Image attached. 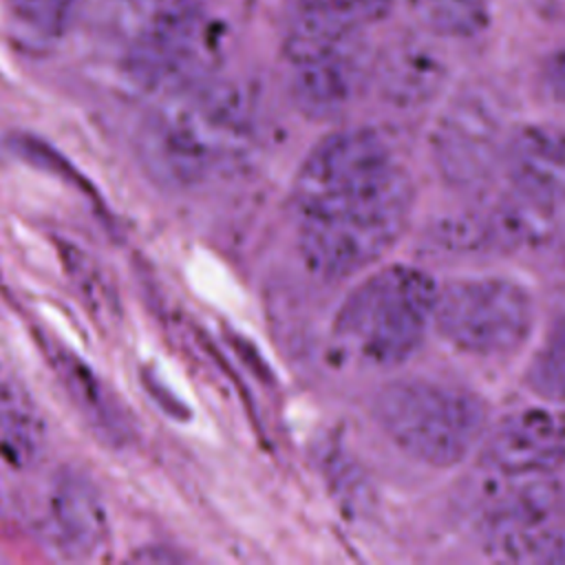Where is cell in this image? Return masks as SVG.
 <instances>
[{"instance_id": "1", "label": "cell", "mask_w": 565, "mask_h": 565, "mask_svg": "<svg viewBox=\"0 0 565 565\" xmlns=\"http://www.w3.org/2000/svg\"><path fill=\"white\" fill-rule=\"evenodd\" d=\"M256 139V108L236 84L203 79L177 93L148 119L137 154L166 188H192L245 159Z\"/></svg>"}, {"instance_id": "2", "label": "cell", "mask_w": 565, "mask_h": 565, "mask_svg": "<svg viewBox=\"0 0 565 565\" xmlns=\"http://www.w3.org/2000/svg\"><path fill=\"white\" fill-rule=\"evenodd\" d=\"M435 280L408 265L366 276L335 313V342L373 366H397L422 344L437 302Z\"/></svg>"}, {"instance_id": "3", "label": "cell", "mask_w": 565, "mask_h": 565, "mask_svg": "<svg viewBox=\"0 0 565 565\" xmlns=\"http://www.w3.org/2000/svg\"><path fill=\"white\" fill-rule=\"evenodd\" d=\"M373 413L393 444L437 468L459 463L486 430V406L477 395L419 377L386 384Z\"/></svg>"}, {"instance_id": "4", "label": "cell", "mask_w": 565, "mask_h": 565, "mask_svg": "<svg viewBox=\"0 0 565 565\" xmlns=\"http://www.w3.org/2000/svg\"><path fill=\"white\" fill-rule=\"evenodd\" d=\"M413 185L388 141L371 128H347L320 139L305 157L291 201L296 216L366 205Z\"/></svg>"}, {"instance_id": "5", "label": "cell", "mask_w": 565, "mask_h": 565, "mask_svg": "<svg viewBox=\"0 0 565 565\" xmlns=\"http://www.w3.org/2000/svg\"><path fill=\"white\" fill-rule=\"evenodd\" d=\"M532 322V296L508 278H459L437 291L433 324L444 340L463 353H510L525 342Z\"/></svg>"}, {"instance_id": "6", "label": "cell", "mask_w": 565, "mask_h": 565, "mask_svg": "<svg viewBox=\"0 0 565 565\" xmlns=\"http://www.w3.org/2000/svg\"><path fill=\"white\" fill-rule=\"evenodd\" d=\"M285 53L291 66V97L313 119L335 117L351 106L371 73L360 31L294 20Z\"/></svg>"}, {"instance_id": "7", "label": "cell", "mask_w": 565, "mask_h": 565, "mask_svg": "<svg viewBox=\"0 0 565 565\" xmlns=\"http://www.w3.org/2000/svg\"><path fill=\"white\" fill-rule=\"evenodd\" d=\"M225 44V24L199 4L163 11L132 49V75L166 95L210 77Z\"/></svg>"}, {"instance_id": "8", "label": "cell", "mask_w": 565, "mask_h": 565, "mask_svg": "<svg viewBox=\"0 0 565 565\" xmlns=\"http://www.w3.org/2000/svg\"><path fill=\"white\" fill-rule=\"evenodd\" d=\"M413 205L360 214L298 218V249L305 265L327 280L349 278L380 260L404 234Z\"/></svg>"}, {"instance_id": "9", "label": "cell", "mask_w": 565, "mask_h": 565, "mask_svg": "<svg viewBox=\"0 0 565 565\" xmlns=\"http://www.w3.org/2000/svg\"><path fill=\"white\" fill-rule=\"evenodd\" d=\"M503 146L499 110L477 90L455 97L430 137L435 168L457 190L481 188L503 159Z\"/></svg>"}, {"instance_id": "10", "label": "cell", "mask_w": 565, "mask_h": 565, "mask_svg": "<svg viewBox=\"0 0 565 565\" xmlns=\"http://www.w3.org/2000/svg\"><path fill=\"white\" fill-rule=\"evenodd\" d=\"M499 477H547L565 466V413L523 408L501 419L481 448Z\"/></svg>"}, {"instance_id": "11", "label": "cell", "mask_w": 565, "mask_h": 565, "mask_svg": "<svg viewBox=\"0 0 565 565\" xmlns=\"http://www.w3.org/2000/svg\"><path fill=\"white\" fill-rule=\"evenodd\" d=\"M46 543L64 558L95 556L108 536L106 508L93 481L64 468L51 477L42 505Z\"/></svg>"}, {"instance_id": "12", "label": "cell", "mask_w": 565, "mask_h": 565, "mask_svg": "<svg viewBox=\"0 0 565 565\" xmlns=\"http://www.w3.org/2000/svg\"><path fill=\"white\" fill-rule=\"evenodd\" d=\"M501 161L514 192L550 210L565 201V130L521 126L505 141Z\"/></svg>"}, {"instance_id": "13", "label": "cell", "mask_w": 565, "mask_h": 565, "mask_svg": "<svg viewBox=\"0 0 565 565\" xmlns=\"http://www.w3.org/2000/svg\"><path fill=\"white\" fill-rule=\"evenodd\" d=\"M46 355L68 399L79 411L82 419L95 430V435L113 446L128 444L132 437L128 413L102 384V380L60 344H46Z\"/></svg>"}, {"instance_id": "14", "label": "cell", "mask_w": 565, "mask_h": 565, "mask_svg": "<svg viewBox=\"0 0 565 565\" xmlns=\"http://www.w3.org/2000/svg\"><path fill=\"white\" fill-rule=\"evenodd\" d=\"M373 75L386 102L399 108H417L430 102L444 86L446 64L430 46L404 40L386 49Z\"/></svg>"}, {"instance_id": "15", "label": "cell", "mask_w": 565, "mask_h": 565, "mask_svg": "<svg viewBox=\"0 0 565 565\" xmlns=\"http://www.w3.org/2000/svg\"><path fill=\"white\" fill-rule=\"evenodd\" d=\"M44 441V426L26 393L0 373V452L15 466L31 463Z\"/></svg>"}, {"instance_id": "16", "label": "cell", "mask_w": 565, "mask_h": 565, "mask_svg": "<svg viewBox=\"0 0 565 565\" xmlns=\"http://www.w3.org/2000/svg\"><path fill=\"white\" fill-rule=\"evenodd\" d=\"M393 0H291L294 20L360 31L391 13Z\"/></svg>"}, {"instance_id": "17", "label": "cell", "mask_w": 565, "mask_h": 565, "mask_svg": "<svg viewBox=\"0 0 565 565\" xmlns=\"http://www.w3.org/2000/svg\"><path fill=\"white\" fill-rule=\"evenodd\" d=\"M419 22L448 38H470L488 24V0H408Z\"/></svg>"}, {"instance_id": "18", "label": "cell", "mask_w": 565, "mask_h": 565, "mask_svg": "<svg viewBox=\"0 0 565 565\" xmlns=\"http://www.w3.org/2000/svg\"><path fill=\"white\" fill-rule=\"evenodd\" d=\"M530 388L547 402H565V318L556 320L527 366Z\"/></svg>"}, {"instance_id": "19", "label": "cell", "mask_w": 565, "mask_h": 565, "mask_svg": "<svg viewBox=\"0 0 565 565\" xmlns=\"http://www.w3.org/2000/svg\"><path fill=\"white\" fill-rule=\"evenodd\" d=\"M82 0H4L11 15L35 33H57L68 24Z\"/></svg>"}, {"instance_id": "20", "label": "cell", "mask_w": 565, "mask_h": 565, "mask_svg": "<svg viewBox=\"0 0 565 565\" xmlns=\"http://www.w3.org/2000/svg\"><path fill=\"white\" fill-rule=\"evenodd\" d=\"M525 561L532 563H565V527L550 525L532 543Z\"/></svg>"}, {"instance_id": "21", "label": "cell", "mask_w": 565, "mask_h": 565, "mask_svg": "<svg viewBox=\"0 0 565 565\" xmlns=\"http://www.w3.org/2000/svg\"><path fill=\"white\" fill-rule=\"evenodd\" d=\"M543 82L550 90V95L565 104V46H561L558 51H554L545 66H543Z\"/></svg>"}]
</instances>
